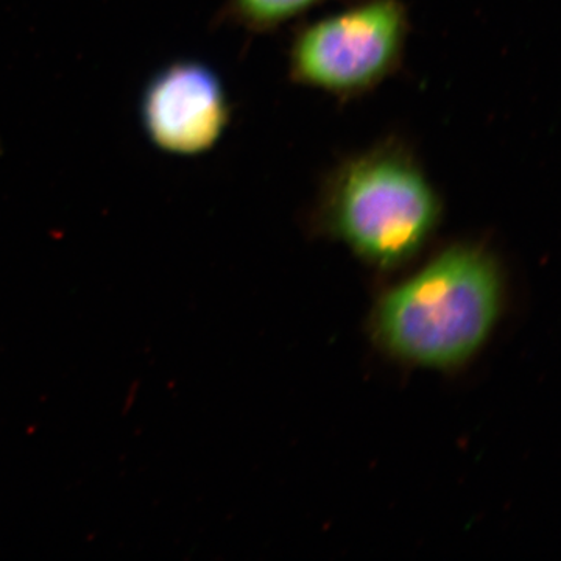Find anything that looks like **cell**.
<instances>
[{
    "mask_svg": "<svg viewBox=\"0 0 561 561\" xmlns=\"http://www.w3.org/2000/svg\"><path fill=\"white\" fill-rule=\"evenodd\" d=\"M324 230L362 261L394 268L430 242L442 202L413 151L398 139L382 140L335 165L321 187Z\"/></svg>",
    "mask_w": 561,
    "mask_h": 561,
    "instance_id": "2",
    "label": "cell"
},
{
    "mask_svg": "<svg viewBox=\"0 0 561 561\" xmlns=\"http://www.w3.org/2000/svg\"><path fill=\"white\" fill-rule=\"evenodd\" d=\"M324 0H230V11L241 24L268 31L295 20Z\"/></svg>",
    "mask_w": 561,
    "mask_h": 561,
    "instance_id": "5",
    "label": "cell"
},
{
    "mask_svg": "<svg viewBox=\"0 0 561 561\" xmlns=\"http://www.w3.org/2000/svg\"><path fill=\"white\" fill-rule=\"evenodd\" d=\"M502 308L496 262L470 243L448 247L376 306L375 332L394 356L421 367L471 359Z\"/></svg>",
    "mask_w": 561,
    "mask_h": 561,
    "instance_id": "1",
    "label": "cell"
},
{
    "mask_svg": "<svg viewBox=\"0 0 561 561\" xmlns=\"http://www.w3.org/2000/svg\"><path fill=\"white\" fill-rule=\"evenodd\" d=\"M408 36L402 0H364L297 33L291 79L337 98L364 94L400 68Z\"/></svg>",
    "mask_w": 561,
    "mask_h": 561,
    "instance_id": "3",
    "label": "cell"
},
{
    "mask_svg": "<svg viewBox=\"0 0 561 561\" xmlns=\"http://www.w3.org/2000/svg\"><path fill=\"white\" fill-rule=\"evenodd\" d=\"M142 117L160 149L187 157L219 142L230 121V105L213 70L201 62H179L151 80Z\"/></svg>",
    "mask_w": 561,
    "mask_h": 561,
    "instance_id": "4",
    "label": "cell"
}]
</instances>
